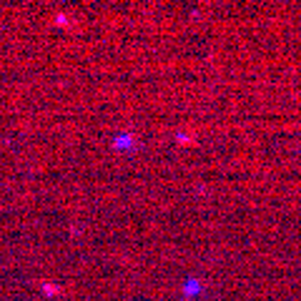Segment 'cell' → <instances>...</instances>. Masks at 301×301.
<instances>
[{"label": "cell", "mask_w": 301, "mask_h": 301, "mask_svg": "<svg viewBox=\"0 0 301 301\" xmlns=\"http://www.w3.org/2000/svg\"><path fill=\"white\" fill-rule=\"evenodd\" d=\"M184 288H186V294H188V296H196V294L201 291V284H198L196 278H191V281H186V286H184Z\"/></svg>", "instance_id": "obj_1"}]
</instances>
